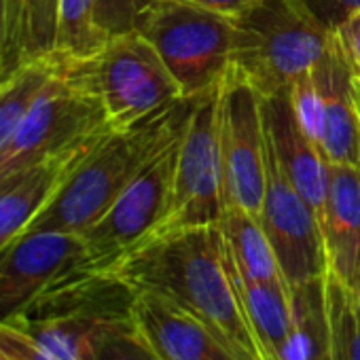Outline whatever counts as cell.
Masks as SVG:
<instances>
[{
	"mask_svg": "<svg viewBox=\"0 0 360 360\" xmlns=\"http://www.w3.org/2000/svg\"><path fill=\"white\" fill-rule=\"evenodd\" d=\"M58 0H5V47L0 83L22 68L53 60Z\"/></svg>",
	"mask_w": 360,
	"mask_h": 360,
	"instance_id": "17",
	"label": "cell"
},
{
	"mask_svg": "<svg viewBox=\"0 0 360 360\" xmlns=\"http://www.w3.org/2000/svg\"><path fill=\"white\" fill-rule=\"evenodd\" d=\"M183 3L195 5L200 9H206L210 13H217L229 20H238L250 9H255L261 0H183Z\"/></svg>",
	"mask_w": 360,
	"mask_h": 360,
	"instance_id": "30",
	"label": "cell"
},
{
	"mask_svg": "<svg viewBox=\"0 0 360 360\" xmlns=\"http://www.w3.org/2000/svg\"><path fill=\"white\" fill-rule=\"evenodd\" d=\"M0 360H53L30 337L11 324H0Z\"/></svg>",
	"mask_w": 360,
	"mask_h": 360,
	"instance_id": "28",
	"label": "cell"
},
{
	"mask_svg": "<svg viewBox=\"0 0 360 360\" xmlns=\"http://www.w3.org/2000/svg\"><path fill=\"white\" fill-rule=\"evenodd\" d=\"M290 303H292L290 337L301 349V356L305 360H333L324 276L292 286Z\"/></svg>",
	"mask_w": 360,
	"mask_h": 360,
	"instance_id": "20",
	"label": "cell"
},
{
	"mask_svg": "<svg viewBox=\"0 0 360 360\" xmlns=\"http://www.w3.org/2000/svg\"><path fill=\"white\" fill-rule=\"evenodd\" d=\"M131 318L163 360H238L202 320L157 292H136Z\"/></svg>",
	"mask_w": 360,
	"mask_h": 360,
	"instance_id": "15",
	"label": "cell"
},
{
	"mask_svg": "<svg viewBox=\"0 0 360 360\" xmlns=\"http://www.w3.org/2000/svg\"><path fill=\"white\" fill-rule=\"evenodd\" d=\"M356 98H358V112H360V77L358 75H356Z\"/></svg>",
	"mask_w": 360,
	"mask_h": 360,
	"instance_id": "32",
	"label": "cell"
},
{
	"mask_svg": "<svg viewBox=\"0 0 360 360\" xmlns=\"http://www.w3.org/2000/svg\"><path fill=\"white\" fill-rule=\"evenodd\" d=\"M261 112L269 148L320 223L328 187V161L299 125L288 89L261 98Z\"/></svg>",
	"mask_w": 360,
	"mask_h": 360,
	"instance_id": "13",
	"label": "cell"
},
{
	"mask_svg": "<svg viewBox=\"0 0 360 360\" xmlns=\"http://www.w3.org/2000/svg\"><path fill=\"white\" fill-rule=\"evenodd\" d=\"M233 20L183 0H161L140 34L159 53L185 98L219 85L231 64Z\"/></svg>",
	"mask_w": 360,
	"mask_h": 360,
	"instance_id": "6",
	"label": "cell"
},
{
	"mask_svg": "<svg viewBox=\"0 0 360 360\" xmlns=\"http://www.w3.org/2000/svg\"><path fill=\"white\" fill-rule=\"evenodd\" d=\"M3 47H5V0H0V66H3Z\"/></svg>",
	"mask_w": 360,
	"mask_h": 360,
	"instance_id": "31",
	"label": "cell"
},
{
	"mask_svg": "<svg viewBox=\"0 0 360 360\" xmlns=\"http://www.w3.org/2000/svg\"><path fill=\"white\" fill-rule=\"evenodd\" d=\"M178 144L180 140L155 157L112 206L81 233L89 269L106 271L125 252L159 231L169 208Z\"/></svg>",
	"mask_w": 360,
	"mask_h": 360,
	"instance_id": "9",
	"label": "cell"
},
{
	"mask_svg": "<svg viewBox=\"0 0 360 360\" xmlns=\"http://www.w3.org/2000/svg\"><path fill=\"white\" fill-rule=\"evenodd\" d=\"M96 142L75 153L47 159L0 180V250L28 231L32 221L41 214V210L60 189L64 178Z\"/></svg>",
	"mask_w": 360,
	"mask_h": 360,
	"instance_id": "16",
	"label": "cell"
},
{
	"mask_svg": "<svg viewBox=\"0 0 360 360\" xmlns=\"http://www.w3.org/2000/svg\"><path fill=\"white\" fill-rule=\"evenodd\" d=\"M320 100L322 155L328 163L360 165V112L356 75L337 39L330 41L311 68Z\"/></svg>",
	"mask_w": 360,
	"mask_h": 360,
	"instance_id": "12",
	"label": "cell"
},
{
	"mask_svg": "<svg viewBox=\"0 0 360 360\" xmlns=\"http://www.w3.org/2000/svg\"><path fill=\"white\" fill-rule=\"evenodd\" d=\"M231 68L265 98L290 89L324 53L326 32L295 0H261L233 20Z\"/></svg>",
	"mask_w": 360,
	"mask_h": 360,
	"instance_id": "4",
	"label": "cell"
},
{
	"mask_svg": "<svg viewBox=\"0 0 360 360\" xmlns=\"http://www.w3.org/2000/svg\"><path fill=\"white\" fill-rule=\"evenodd\" d=\"M320 231L326 276L360 295V165L328 163Z\"/></svg>",
	"mask_w": 360,
	"mask_h": 360,
	"instance_id": "14",
	"label": "cell"
},
{
	"mask_svg": "<svg viewBox=\"0 0 360 360\" xmlns=\"http://www.w3.org/2000/svg\"><path fill=\"white\" fill-rule=\"evenodd\" d=\"M106 271L134 292H157L193 314L238 360H265L227 271L219 225L155 233Z\"/></svg>",
	"mask_w": 360,
	"mask_h": 360,
	"instance_id": "1",
	"label": "cell"
},
{
	"mask_svg": "<svg viewBox=\"0 0 360 360\" xmlns=\"http://www.w3.org/2000/svg\"><path fill=\"white\" fill-rule=\"evenodd\" d=\"M56 70V60L34 62L0 83V150L13 138Z\"/></svg>",
	"mask_w": 360,
	"mask_h": 360,
	"instance_id": "22",
	"label": "cell"
},
{
	"mask_svg": "<svg viewBox=\"0 0 360 360\" xmlns=\"http://www.w3.org/2000/svg\"><path fill=\"white\" fill-rule=\"evenodd\" d=\"M295 3L330 34L360 11V0H295Z\"/></svg>",
	"mask_w": 360,
	"mask_h": 360,
	"instance_id": "27",
	"label": "cell"
},
{
	"mask_svg": "<svg viewBox=\"0 0 360 360\" xmlns=\"http://www.w3.org/2000/svg\"><path fill=\"white\" fill-rule=\"evenodd\" d=\"M219 150L225 206H240L259 217L267 178L261 96L231 66L219 94Z\"/></svg>",
	"mask_w": 360,
	"mask_h": 360,
	"instance_id": "8",
	"label": "cell"
},
{
	"mask_svg": "<svg viewBox=\"0 0 360 360\" xmlns=\"http://www.w3.org/2000/svg\"><path fill=\"white\" fill-rule=\"evenodd\" d=\"M335 34H337L354 72L360 77V11L356 15H352Z\"/></svg>",
	"mask_w": 360,
	"mask_h": 360,
	"instance_id": "29",
	"label": "cell"
},
{
	"mask_svg": "<svg viewBox=\"0 0 360 360\" xmlns=\"http://www.w3.org/2000/svg\"><path fill=\"white\" fill-rule=\"evenodd\" d=\"M267 178L259 221L274 248L288 288L326 276V257L320 223L282 172L267 144Z\"/></svg>",
	"mask_w": 360,
	"mask_h": 360,
	"instance_id": "10",
	"label": "cell"
},
{
	"mask_svg": "<svg viewBox=\"0 0 360 360\" xmlns=\"http://www.w3.org/2000/svg\"><path fill=\"white\" fill-rule=\"evenodd\" d=\"M56 62L70 83L100 100L112 129H129L185 98L140 32L108 39L91 58Z\"/></svg>",
	"mask_w": 360,
	"mask_h": 360,
	"instance_id": "3",
	"label": "cell"
},
{
	"mask_svg": "<svg viewBox=\"0 0 360 360\" xmlns=\"http://www.w3.org/2000/svg\"><path fill=\"white\" fill-rule=\"evenodd\" d=\"M161 0H96V22L112 39L142 32Z\"/></svg>",
	"mask_w": 360,
	"mask_h": 360,
	"instance_id": "24",
	"label": "cell"
},
{
	"mask_svg": "<svg viewBox=\"0 0 360 360\" xmlns=\"http://www.w3.org/2000/svg\"><path fill=\"white\" fill-rule=\"evenodd\" d=\"M87 259L77 233L26 231L0 250V324L20 318L62 274Z\"/></svg>",
	"mask_w": 360,
	"mask_h": 360,
	"instance_id": "11",
	"label": "cell"
},
{
	"mask_svg": "<svg viewBox=\"0 0 360 360\" xmlns=\"http://www.w3.org/2000/svg\"><path fill=\"white\" fill-rule=\"evenodd\" d=\"M106 41L96 22V0H58L56 60L91 58Z\"/></svg>",
	"mask_w": 360,
	"mask_h": 360,
	"instance_id": "21",
	"label": "cell"
},
{
	"mask_svg": "<svg viewBox=\"0 0 360 360\" xmlns=\"http://www.w3.org/2000/svg\"><path fill=\"white\" fill-rule=\"evenodd\" d=\"M108 129L100 100L70 83L56 62L51 79L0 150V180L47 159L75 153Z\"/></svg>",
	"mask_w": 360,
	"mask_h": 360,
	"instance_id": "5",
	"label": "cell"
},
{
	"mask_svg": "<svg viewBox=\"0 0 360 360\" xmlns=\"http://www.w3.org/2000/svg\"><path fill=\"white\" fill-rule=\"evenodd\" d=\"M333 360H360V295L324 276Z\"/></svg>",
	"mask_w": 360,
	"mask_h": 360,
	"instance_id": "23",
	"label": "cell"
},
{
	"mask_svg": "<svg viewBox=\"0 0 360 360\" xmlns=\"http://www.w3.org/2000/svg\"><path fill=\"white\" fill-rule=\"evenodd\" d=\"M219 94L221 83L193 102L187 129L178 144L169 208L157 233L180 227L219 225L223 217Z\"/></svg>",
	"mask_w": 360,
	"mask_h": 360,
	"instance_id": "7",
	"label": "cell"
},
{
	"mask_svg": "<svg viewBox=\"0 0 360 360\" xmlns=\"http://www.w3.org/2000/svg\"><path fill=\"white\" fill-rule=\"evenodd\" d=\"M223 257L236 292L240 297L242 309L259 339L265 360H278L280 349L292 328V303L290 288L278 284H265L244 276L231 252L223 242Z\"/></svg>",
	"mask_w": 360,
	"mask_h": 360,
	"instance_id": "18",
	"label": "cell"
},
{
	"mask_svg": "<svg viewBox=\"0 0 360 360\" xmlns=\"http://www.w3.org/2000/svg\"><path fill=\"white\" fill-rule=\"evenodd\" d=\"M219 227L227 250L244 276L265 284L288 286L257 214L240 206H225Z\"/></svg>",
	"mask_w": 360,
	"mask_h": 360,
	"instance_id": "19",
	"label": "cell"
},
{
	"mask_svg": "<svg viewBox=\"0 0 360 360\" xmlns=\"http://www.w3.org/2000/svg\"><path fill=\"white\" fill-rule=\"evenodd\" d=\"M195 98H180L129 129H108L64 178L28 231H87L165 148L183 138Z\"/></svg>",
	"mask_w": 360,
	"mask_h": 360,
	"instance_id": "2",
	"label": "cell"
},
{
	"mask_svg": "<svg viewBox=\"0 0 360 360\" xmlns=\"http://www.w3.org/2000/svg\"><path fill=\"white\" fill-rule=\"evenodd\" d=\"M288 91H290V102H292V110H295V117H297L299 125L311 138V142L322 150L320 100H318V89H316L311 70H307L301 77H297Z\"/></svg>",
	"mask_w": 360,
	"mask_h": 360,
	"instance_id": "26",
	"label": "cell"
},
{
	"mask_svg": "<svg viewBox=\"0 0 360 360\" xmlns=\"http://www.w3.org/2000/svg\"><path fill=\"white\" fill-rule=\"evenodd\" d=\"M94 360H163L134 324V318L112 324L100 339Z\"/></svg>",
	"mask_w": 360,
	"mask_h": 360,
	"instance_id": "25",
	"label": "cell"
}]
</instances>
